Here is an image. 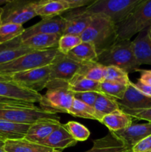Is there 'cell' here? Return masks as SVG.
Here are the masks:
<instances>
[{"mask_svg": "<svg viewBox=\"0 0 151 152\" xmlns=\"http://www.w3.org/2000/svg\"><path fill=\"white\" fill-rule=\"evenodd\" d=\"M93 16L90 25L80 37L82 42L93 44L99 55L118 40L117 26L105 16L101 15Z\"/></svg>", "mask_w": 151, "mask_h": 152, "instance_id": "1", "label": "cell"}, {"mask_svg": "<svg viewBox=\"0 0 151 152\" xmlns=\"http://www.w3.org/2000/svg\"><path fill=\"white\" fill-rule=\"evenodd\" d=\"M98 63L103 66H114L121 68L127 74L137 72V63L132 49V41L117 40L112 46L98 55Z\"/></svg>", "mask_w": 151, "mask_h": 152, "instance_id": "2", "label": "cell"}, {"mask_svg": "<svg viewBox=\"0 0 151 152\" xmlns=\"http://www.w3.org/2000/svg\"><path fill=\"white\" fill-rule=\"evenodd\" d=\"M151 25V0H142L121 22L116 25L118 40L132 37Z\"/></svg>", "mask_w": 151, "mask_h": 152, "instance_id": "3", "label": "cell"}, {"mask_svg": "<svg viewBox=\"0 0 151 152\" xmlns=\"http://www.w3.org/2000/svg\"><path fill=\"white\" fill-rule=\"evenodd\" d=\"M47 92L39 102L41 109L49 112L68 114L73 102V93L68 88V83L50 80Z\"/></svg>", "mask_w": 151, "mask_h": 152, "instance_id": "4", "label": "cell"}, {"mask_svg": "<svg viewBox=\"0 0 151 152\" xmlns=\"http://www.w3.org/2000/svg\"><path fill=\"white\" fill-rule=\"evenodd\" d=\"M58 53V49L30 52L11 62L0 65V74L11 76L16 73L47 66L53 62Z\"/></svg>", "mask_w": 151, "mask_h": 152, "instance_id": "5", "label": "cell"}, {"mask_svg": "<svg viewBox=\"0 0 151 152\" xmlns=\"http://www.w3.org/2000/svg\"><path fill=\"white\" fill-rule=\"evenodd\" d=\"M142 0H96L87 7L92 15L107 17L115 25L122 22Z\"/></svg>", "mask_w": 151, "mask_h": 152, "instance_id": "6", "label": "cell"}, {"mask_svg": "<svg viewBox=\"0 0 151 152\" xmlns=\"http://www.w3.org/2000/svg\"><path fill=\"white\" fill-rule=\"evenodd\" d=\"M41 120L60 121V117L57 114L44 111L38 107L33 108L13 106L0 107V120L30 125Z\"/></svg>", "mask_w": 151, "mask_h": 152, "instance_id": "7", "label": "cell"}, {"mask_svg": "<svg viewBox=\"0 0 151 152\" xmlns=\"http://www.w3.org/2000/svg\"><path fill=\"white\" fill-rule=\"evenodd\" d=\"M37 1L9 0L2 7V24L14 23L23 25L36 16V5Z\"/></svg>", "mask_w": 151, "mask_h": 152, "instance_id": "8", "label": "cell"}, {"mask_svg": "<svg viewBox=\"0 0 151 152\" xmlns=\"http://www.w3.org/2000/svg\"><path fill=\"white\" fill-rule=\"evenodd\" d=\"M51 65L34 68L11 75L12 81L22 87L39 93L50 81Z\"/></svg>", "mask_w": 151, "mask_h": 152, "instance_id": "9", "label": "cell"}, {"mask_svg": "<svg viewBox=\"0 0 151 152\" xmlns=\"http://www.w3.org/2000/svg\"><path fill=\"white\" fill-rule=\"evenodd\" d=\"M81 64L71 59L67 54L59 52L50 64L51 71L50 80L69 83L73 77L78 74Z\"/></svg>", "mask_w": 151, "mask_h": 152, "instance_id": "10", "label": "cell"}, {"mask_svg": "<svg viewBox=\"0 0 151 152\" xmlns=\"http://www.w3.org/2000/svg\"><path fill=\"white\" fill-rule=\"evenodd\" d=\"M65 21L64 34L80 36L90 25L93 16L89 13L87 7L68 10L62 15ZM63 34V35H64Z\"/></svg>", "mask_w": 151, "mask_h": 152, "instance_id": "11", "label": "cell"}, {"mask_svg": "<svg viewBox=\"0 0 151 152\" xmlns=\"http://www.w3.org/2000/svg\"><path fill=\"white\" fill-rule=\"evenodd\" d=\"M65 29V21L62 16L41 19L40 22L26 28L22 36V40L36 34H54L62 37Z\"/></svg>", "mask_w": 151, "mask_h": 152, "instance_id": "12", "label": "cell"}, {"mask_svg": "<svg viewBox=\"0 0 151 152\" xmlns=\"http://www.w3.org/2000/svg\"><path fill=\"white\" fill-rule=\"evenodd\" d=\"M0 96L31 103H39L42 99L40 93L22 87L13 81H0Z\"/></svg>", "mask_w": 151, "mask_h": 152, "instance_id": "13", "label": "cell"}, {"mask_svg": "<svg viewBox=\"0 0 151 152\" xmlns=\"http://www.w3.org/2000/svg\"><path fill=\"white\" fill-rule=\"evenodd\" d=\"M113 134L124 142L127 149L131 152L132 148L136 144L151 135V122L142 124H132L127 129Z\"/></svg>", "mask_w": 151, "mask_h": 152, "instance_id": "14", "label": "cell"}, {"mask_svg": "<svg viewBox=\"0 0 151 152\" xmlns=\"http://www.w3.org/2000/svg\"><path fill=\"white\" fill-rule=\"evenodd\" d=\"M120 108L147 109L151 108V96L144 94L131 81L128 84L124 97L117 100Z\"/></svg>", "mask_w": 151, "mask_h": 152, "instance_id": "15", "label": "cell"}, {"mask_svg": "<svg viewBox=\"0 0 151 152\" xmlns=\"http://www.w3.org/2000/svg\"><path fill=\"white\" fill-rule=\"evenodd\" d=\"M62 123L60 121L54 120H41L30 125L25 138L26 140L34 143L41 144L42 141L47 139Z\"/></svg>", "mask_w": 151, "mask_h": 152, "instance_id": "16", "label": "cell"}, {"mask_svg": "<svg viewBox=\"0 0 151 152\" xmlns=\"http://www.w3.org/2000/svg\"><path fill=\"white\" fill-rule=\"evenodd\" d=\"M132 49L139 66L142 65H151V40L147 28L139 33L135 39L132 41Z\"/></svg>", "mask_w": 151, "mask_h": 152, "instance_id": "17", "label": "cell"}, {"mask_svg": "<svg viewBox=\"0 0 151 152\" xmlns=\"http://www.w3.org/2000/svg\"><path fill=\"white\" fill-rule=\"evenodd\" d=\"M76 144L77 141L74 140L70 134L68 132L65 125L61 124V126L56 129L47 139L42 141L40 145L62 151L69 147L74 146Z\"/></svg>", "mask_w": 151, "mask_h": 152, "instance_id": "18", "label": "cell"}, {"mask_svg": "<svg viewBox=\"0 0 151 152\" xmlns=\"http://www.w3.org/2000/svg\"><path fill=\"white\" fill-rule=\"evenodd\" d=\"M70 10L67 0H41L37 1L36 13L42 19L62 16Z\"/></svg>", "mask_w": 151, "mask_h": 152, "instance_id": "19", "label": "cell"}, {"mask_svg": "<svg viewBox=\"0 0 151 152\" xmlns=\"http://www.w3.org/2000/svg\"><path fill=\"white\" fill-rule=\"evenodd\" d=\"M84 152H130L124 142L113 132L106 136L93 141V145L90 150Z\"/></svg>", "mask_w": 151, "mask_h": 152, "instance_id": "20", "label": "cell"}, {"mask_svg": "<svg viewBox=\"0 0 151 152\" xmlns=\"http://www.w3.org/2000/svg\"><path fill=\"white\" fill-rule=\"evenodd\" d=\"M60 36L54 34H36L22 42V46L33 50L57 49Z\"/></svg>", "mask_w": 151, "mask_h": 152, "instance_id": "21", "label": "cell"}, {"mask_svg": "<svg viewBox=\"0 0 151 152\" xmlns=\"http://www.w3.org/2000/svg\"><path fill=\"white\" fill-rule=\"evenodd\" d=\"M133 119L120 109L104 117L101 123L105 125L110 132L114 133L129 127L133 124Z\"/></svg>", "mask_w": 151, "mask_h": 152, "instance_id": "22", "label": "cell"}, {"mask_svg": "<svg viewBox=\"0 0 151 152\" xmlns=\"http://www.w3.org/2000/svg\"><path fill=\"white\" fill-rule=\"evenodd\" d=\"M67 55L79 63L95 62L98 59V53L94 45L86 42H82Z\"/></svg>", "mask_w": 151, "mask_h": 152, "instance_id": "23", "label": "cell"}, {"mask_svg": "<svg viewBox=\"0 0 151 152\" xmlns=\"http://www.w3.org/2000/svg\"><path fill=\"white\" fill-rule=\"evenodd\" d=\"M93 108L96 111L97 121L99 123L106 115L121 109L116 99L102 93L98 94Z\"/></svg>", "mask_w": 151, "mask_h": 152, "instance_id": "24", "label": "cell"}, {"mask_svg": "<svg viewBox=\"0 0 151 152\" xmlns=\"http://www.w3.org/2000/svg\"><path fill=\"white\" fill-rule=\"evenodd\" d=\"M29 127V124L0 120V136L5 140L24 139Z\"/></svg>", "mask_w": 151, "mask_h": 152, "instance_id": "25", "label": "cell"}, {"mask_svg": "<svg viewBox=\"0 0 151 152\" xmlns=\"http://www.w3.org/2000/svg\"><path fill=\"white\" fill-rule=\"evenodd\" d=\"M100 84V83L88 80L83 76L76 74L68 83V88L73 93H80V92L101 93Z\"/></svg>", "mask_w": 151, "mask_h": 152, "instance_id": "26", "label": "cell"}, {"mask_svg": "<svg viewBox=\"0 0 151 152\" xmlns=\"http://www.w3.org/2000/svg\"><path fill=\"white\" fill-rule=\"evenodd\" d=\"M44 147L25 139L6 140L4 142V148L7 152H36Z\"/></svg>", "mask_w": 151, "mask_h": 152, "instance_id": "27", "label": "cell"}, {"mask_svg": "<svg viewBox=\"0 0 151 152\" xmlns=\"http://www.w3.org/2000/svg\"><path fill=\"white\" fill-rule=\"evenodd\" d=\"M105 66L95 62H86L81 64L78 74L88 80L102 83L105 80Z\"/></svg>", "mask_w": 151, "mask_h": 152, "instance_id": "28", "label": "cell"}, {"mask_svg": "<svg viewBox=\"0 0 151 152\" xmlns=\"http://www.w3.org/2000/svg\"><path fill=\"white\" fill-rule=\"evenodd\" d=\"M128 85L104 80L100 84V91L102 94L111 96L116 100L124 97Z\"/></svg>", "mask_w": 151, "mask_h": 152, "instance_id": "29", "label": "cell"}, {"mask_svg": "<svg viewBox=\"0 0 151 152\" xmlns=\"http://www.w3.org/2000/svg\"><path fill=\"white\" fill-rule=\"evenodd\" d=\"M68 114L73 117L97 120L94 108L76 99H73L72 106L68 111Z\"/></svg>", "mask_w": 151, "mask_h": 152, "instance_id": "30", "label": "cell"}, {"mask_svg": "<svg viewBox=\"0 0 151 152\" xmlns=\"http://www.w3.org/2000/svg\"><path fill=\"white\" fill-rule=\"evenodd\" d=\"M25 31L22 25L14 23L2 24L0 26V42H7L22 37Z\"/></svg>", "mask_w": 151, "mask_h": 152, "instance_id": "31", "label": "cell"}, {"mask_svg": "<svg viewBox=\"0 0 151 152\" xmlns=\"http://www.w3.org/2000/svg\"><path fill=\"white\" fill-rule=\"evenodd\" d=\"M65 126L71 136L77 142L85 141L90 137V132L89 129L78 122L69 121L65 124Z\"/></svg>", "mask_w": 151, "mask_h": 152, "instance_id": "32", "label": "cell"}, {"mask_svg": "<svg viewBox=\"0 0 151 152\" xmlns=\"http://www.w3.org/2000/svg\"><path fill=\"white\" fill-rule=\"evenodd\" d=\"M82 40L80 36L64 34L60 37L58 44V50L63 54H68L70 50L81 44Z\"/></svg>", "mask_w": 151, "mask_h": 152, "instance_id": "33", "label": "cell"}, {"mask_svg": "<svg viewBox=\"0 0 151 152\" xmlns=\"http://www.w3.org/2000/svg\"><path fill=\"white\" fill-rule=\"evenodd\" d=\"M128 74L126 71L117 67L107 66L105 68V80L106 81L128 85L130 82Z\"/></svg>", "mask_w": 151, "mask_h": 152, "instance_id": "34", "label": "cell"}, {"mask_svg": "<svg viewBox=\"0 0 151 152\" xmlns=\"http://www.w3.org/2000/svg\"><path fill=\"white\" fill-rule=\"evenodd\" d=\"M32 51H35V50L21 46V47L16 48L9 49V50L0 52V65L11 62V61Z\"/></svg>", "mask_w": 151, "mask_h": 152, "instance_id": "35", "label": "cell"}, {"mask_svg": "<svg viewBox=\"0 0 151 152\" xmlns=\"http://www.w3.org/2000/svg\"><path fill=\"white\" fill-rule=\"evenodd\" d=\"M121 111L125 114H128L133 119L139 120H146L151 122V108L147 109H127L121 108Z\"/></svg>", "mask_w": 151, "mask_h": 152, "instance_id": "36", "label": "cell"}, {"mask_svg": "<svg viewBox=\"0 0 151 152\" xmlns=\"http://www.w3.org/2000/svg\"><path fill=\"white\" fill-rule=\"evenodd\" d=\"M4 106H13V107H21V108H36L33 103L23 101L15 100V99H8V98L0 96V107Z\"/></svg>", "mask_w": 151, "mask_h": 152, "instance_id": "37", "label": "cell"}, {"mask_svg": "<svg viewBox=\"0 0 151 152\" xmlns=\"http://www.w3.org/2000/svg\"><path fill=\"white\" fill-rule=\"evenodd\" d=\"M99 93L96 92H80V93H73L74 99H76L90 106H94L95 102L97 98Z\"/></svg>", "mask_w": 151, "mask_h": 152, "instance_id": "38", "label": "cell"}, {"mask_svg": "<svg viewBox=\"0 0 151 152\" xmlns=\"http://www.w3.org/2000/svg\"><path fill=\"white\" fill-rule=\"evenodd\" d=\"M131 152H151V135L136 144Z\"/></svg>", "mask_w": 151, "mask_h": 152, "instance_id": "39", "label": "cell"}, {"mask_svg": "<svg viewBox=\"0 0 151 152\" xmlns=\"http://www.w3.org/2000/svg\"><path fill=\"white\" fill-rule=\"evenodd\" d=\"M96 0H67L70 10L89 7Z\"/></svg>", "mask_w": 151, "mask_h": 152, "instance_id": "40", "label": "cell"}, {"mask_svg": "<svg viewBox=\"0 0 151 152\" xmlns=\"http://www.w3.org/2000/svg\"><path fill=\"white\" fill-rule=\"evenodd\" d=\"M22 37H19L12 41L7 42L1 43L0 42V52L4 51V50H9V49L16 48L22 46Z\"/></svg>", "mask_w": 151, "mask_h": 152, "instance_id": "41", "label": "cell"}, {"mask_svg": "<svg viewBox=\"0 0 151 152\" xmlns=\"http://www.w3.org/2000/svg\"><path fill=\"white\" fill-rule=\"evenodd\" d=\"M137 71L140 73V77L138 81L151 86V70L138 69Z\"/></svg>", "mask_w": 151, "mask_h": 152, "instance_id": "42", "label": "cell"}, {"mask_svg": "<svg viewBox=\"0 0 151 152\" xmlns=\"http://www.w3.org/2000/svg\"><path fill=\"white\" fill-rule=\"evenodd\" d=\"M135 86L137 88L139 91H140L142 93L144 94L147 95L148 96H151V86H148V85H145L144 83H140V82L137 81V83H134Z\"/></svg>", "mask_w": 151, "mask_h": 152, "instance_id": "43", "label": "cell"}, {"mask_svg": "<svg viewBox=\"0 0 151 152\" xmlns=\"http://www.w3.org/2000/svg\"><path fill=\"white\" fill-rule=\"evenodd\" d=\"M0 81H4V82L12 81V77L11 76L1 75V74H0Z\"/></svg>", "mask_w": 151, "mask_h": 152, "instance_id": "44", "label": "cell"}, {"mask_svg": "<svg viewBox=\"0 0 151 152\" xmlns=\"http://www.w3.org/2000/svg\"><path fill=\"white\" fill-rule=\"evenodd\" d=\"M4 141H0V152H7L4 148Z\"/></svg>", "mask_w": 151, "mask_h": 152, "instance_id": "45", "label": "cell"}, {"mask_svg": "<svg viewBox=\"0 0 151 152\" xmlns=\"http://www.w3.org/2000/svg\"><path fill=\"white\" fill-rule=\"evenodd\" d=\"M147 31H148V34H149V37L151 40V25L147 28Z\"/></svg>", "mask_w": 151, "mask_h": 152, "instance_id": "46", "label": "cell"}, {"mask_svg": "<svg viewBox=\"0 0 151 152\" xmlns=\"http://www.w3.org/2000/svg\"><path fill=\"white\" fill-rule=\"evenodd\" d=\"M1 13H0V26H1V25H2V21H1Z\"/></svg>", "mask_w": 151, "mask_h": 152, "instance_id": "47", "label": "cell"}, {"mask_svg": "<svg viewBox=\"0 0 151 152\" xmlns=\"http://www.w3.org/2000/svg\"><path fill=\"white\" fill-rule=\"evenodd\" d=\"M0 141H5V140H4L2 137L0 136Z\"/></svg>", "mask_w": 151, "mask_h": 152, "instance_id": "48", "label": "cell"}, {"mask_svg": "<svg viewBox=\"0 0 151 152\" xmlns=\"http://www.w3.org/2000/svg\"><path fill=\"white\" fill-rule=\"evenodd\" d=\"M2 12V7H0V13H1Z\"/></svg>", "mask_w": 151, "mask_h": 152, "instance_id": "49", "label": "cell"}]
</instances>
